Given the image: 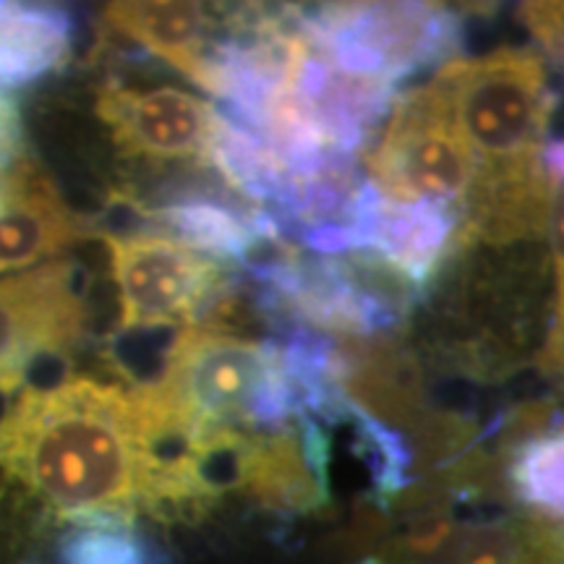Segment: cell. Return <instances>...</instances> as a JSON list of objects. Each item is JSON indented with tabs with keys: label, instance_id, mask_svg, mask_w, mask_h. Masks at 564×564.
<instances>
[{
	"label": "cell",
	"instance_id": "6da1fadb",
	"mask_svg": "<svg viewBox=\"0 0 564 564\" xmlns=\"http://www.w3.org/2000/svg\"><path fill=\"white\" fill-rule=\"evenodd\" d=\"M0 463L76 520H129L141 507V460L131 394L74 377L30 400L0 442Z\"/></svg>",
	"mask_w": 564,
	"mask_h": 564
},
{
	"label": "cell",
	"instance_id": "7a4b0ae2",
	"mask_svg": "<svg viewBox=\"0 0 564 564\" xmlns=\"http://www.w3.org/2000/svg\"><path fill=\"white\" fill-rule=\"evenodd\" d=\"M463 137L478 160V175L523 173L539 165L541 144L560 105L549 89L544 58L531 47H502L460 58L436 70Z\"/></svg>",
	"mask_w": 564,
	"mask_h": 564
},
{
	"label": "cell",
	"instance_id": "3957f363",
	"mask_svg": "<svg viewBox=\"0 0 564 564\" xmlns=\"http://www.w3.org/2000/svg\"><path fill=\"white\" fill-rule=\"evenodd\" d=\"M165 392L209 429L278 432L301 415L278 340L186 327Z\"/></svg>",
	"mask_w": 564,
	"mask_h": 564
},
{
	"label": "cell",
	"instance_id": "277c9868",
	"mask_svg": "<svg viewBox=\"0 0 564 564\" xmlns=\"http://www.w3.org/2000/svg\"><path fill=\"white\" fill-rule=\"evenodd\" d=\"M463 17L440 3H335L303 11V26L337 68L398 87L460 58Z\"/></svg>",
	"mask_w": 564,
	"mask_h": 564
},
{
	"label": "cell",
	"instance_id": "5b68a950",
	"mask_svg": "<svg viewBox=\"0 0 564 564\" xmlns=\"http://www.w3.org/2000/svg\"><path fill=\"white\" fill-rule=\"evenodd\" d=\"M364 165L387 199L460 209L478 175V160L463 137L453 102L434 79L394 97Z\"/></svg>",
	"mask_w": 564,
	"mask_h": 564
},
{
	"label": "cell",
	"instance_id": "8992f818",
	"mask_svg": "<svg viewBox=\"0 0 564 564\" xmlns=\"http://www.w3.org/2000/svg\"><path fill=\"white\" fill-rule=\"evenodd\" d=\"M112 280L121 295V327L186 324L194 327L228 272L220 262L158 232L105 238Z\"/></svg>",
	"mask_w": 564,
	"mask_h": 564
},
{
	"label": "cell",
	"instance_id": "52a82bcc",
	"mask_svg": "<svg viewBox=\"0 0 564 564\" xmlns=\"http://www.w3.org/2000/svg\"><path fill=\"white\" fill-rule=\"evenodd\" d=\"M97 116L126 158L147 162L209 165L212 141L223 112L175 87H105Z\"/></svg>",
	"mask_w": 564,
	"mask_h": 564
},
{
	"label": "cell",
	"instance_id": "ba28073f",
	"mask_svg": "<svg viewBox=\"0 0 564 564\" xmlns=\"http://www.w3.org/2000/svg\"><path fill=\"white\" fill-rule=\"evenodd\" d=\"M87 278L74 259H53L0 280V379L45 345H79Z\"/></svg>",
	"mask_w": 564,
	"mask_h": 564
},
{
	"label": "cell",
	"instance_id": "9c48e42d",
	"mask_svg": "<svg viewBox=\"0 0 564 564\" xmlns=\"http://www.w3.org/2000/svg\"><path fill=\"white\" fill-rule=\"evenodd\" d=\"M460 220V207L387 199L366 178L350 212V246L352 251L377 253L423 295L453 251Z\"/></svg>",
	"mask_w": 564,
	"mask_h": 564
},
{
	"label": "cell",
	"instance_id": "30bf717a",
	"mask_svg": "<svg viewBox=\"0 0 564 564\" xmlns=\"http://www.w3.org/2000/svg\"><path fill=\"white\" fill-rule=\"evenodd\" d=\"M84 236L45 167L21 152L0 178V274L53 262Z\"/></svg>",
	"mask_w": 564,
	"mask_h": 564
},
{
	"label": "cell",
	"instance_id": "8fae6325",
	"mask_svg": "<svg viewBox=\"0 0 564 564\" xmlns=\"http://www.w3.org/2000/svg\"><path fill=\"white\" fill-rule=\"evenodd\" d=\"M228 6L204 3H108L105 24L160 55L183 76L196 79L217 37L225 30Z\"/></svg>",
	"mask_w": 564,
	"mask_h": 564
},
{
	"label": "cell",
	"instance_id": "7c38bea8",
	"mask_svg": "<svg viewBox=\"0 0 564 564\" xmlns=\"http://www.w3.org/2000/svg\"><path fill=\"white\" fill-rule=\"evenodd\" d=\"M74 26L53 6L0 3V87L13 89L63 68Z\"/></svg>",
	"mask_w": 564,
	"mask_h": 564
},
{
	"label": "cell",
	"instance_id": "4fadbf2b",
	"mask_svg": "<svg viewBox=\"0 0 564 564\" xmlns=\"http://www.w3.org/2000/svg\"><path fill=\"white\" fill-rule=\"evenodd\" d=\"M507 460L520 502L546 518L564 520V423L531 436Z\"/></svg>",
	"mask_w": 564,
	"mask_h": 564
},
{
	"label": "cell",
	"instance_id": "5bb4252c",
	"mask_svg": "<svg viewBox=\"0 0 564 564\" xmlns=\"http://www.w3.org/2000/svg\"><path fill=\"white\" fill-rule=\"evenodd\" d=\"M58 564H158V556L129 520L91 518L61 541Z\"/></svg>",
	"mask_w": 564,
	"mask_h": 564
},
{
	"label": "cell",
	"instance_id": "9a60e30c",
	"mask_svg": "<svg viewBox=\"0 0 564 564\" xmlns=\"http://www.w3.org/2000/svg\"><path fill=\"white\" fill-rule=\"evenodd\" d=\"M518 11L552 66L564 74V3H523Z\"/></svg>",
	"mask_w": 564,
	"mask_h": 564
},
{
	"label": "cell",
	"instance_id": "2e32d148",
	"mask_svg": "<svg viewBox=\"0 0 564 564\" xmlns=\"http://www.w3.org/2000/svg\"><path fill=\"white\" fill-rule=\"evenodd\" d=\"M21 154V123L19 110L11 97L0 91V178Z\"/></svg>",
	"mask_w": 564,
	"mask_h": 564
}]
</instances>
